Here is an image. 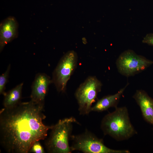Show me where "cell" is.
<instances>
[{"label": "cell", "mask_w": 153, "mask_h": 153, "mask_svg": "<svg viewBox=\"0 0 153 153\" xmlns=\"http://www.w3.org/2000/svg\"><path fill=\"white\" fill-rule=\"evenodd\" d=\"M133 97L140 107L144 120L153 126V99L141 90H137Z\"/></svg>", "instance_id": "cell-10"}, {"label": "cell", "mask_w": 153, "mask_h": 153, "mask_svg": "<svg viewBox=\"0 0 153 153\" xmlns=\"http://www.w3.org/2000/svg\"><path fill=\"white\" fill-rule=\"evenodd\" d=\"M23 84L21 83L4 94V108H9L19 103L22 97Z\"/></svg>", "instance_id": "cell-12"}, {"label": "cell", "mask_w": 153, "mask_h": 153, "mask_svg": "<svg viewBox=\"0 0 153 153\" xmlns=\"http://www.w3.org/2000/svg\"><path fill=\"white\" fill-rule=\"evenodd\" d=\"M44 106L30 100L1 110L0 143L6 152L28 153L35 142L46 138L53 125L43 123Z\"/></svg>", "instance_id": "cell-1"}, {"label": "cell", "mask_w": 153, "mask_h": 153, "mask_svg": "<svg viewBox=\"0 0 153 153\" xmlns=\"http://www.w3.org/2000/svg\"><path fill=\"white\" fill-rule=\"evenodd\" d=\"M101 128L105 135H108L117 141L127 140L137 133L125 107H117L113 112L105 115L102 120Z\"/></svg>", "instance_id": "cell-2"}, {"label": "cell", "mask_w": 153, "mask_h": 153, "mask_svg": "<svg viewBox=\"0 0 153 153\" xmlns=\"http://www.w3.org/2000/svg\"><path fill=\"white\" fill-rule=\"evenodd\" d=\"M70 146L72 151L78 150L85 153H129L128 150L110 148L104 144L103 140L86 129L83 133L71 135Z\"/></svg>", "instance_id": "cell-4"}, {"label": "cell", "mask_w": 153, "mask_h": 153, "mask_svg": "<svg viewBox=\"0 0 153 153\" xmlns=\"http://www.w3.org/2000/svg\"><path fill=\"white\" fill-rule=\"evenodd\" d=\"M102 84L95 76H90L81 84L76 90L75 96L81 115H87L92 111V105L97 99L101 90Z\"/></svg>", "instance_id": "cell-5"}, {"label": "cell", "mask_w": 153, "mask_h": 153, "mask_svg": "<svg viewBox=\"0 0 153 153\" xmlns=\"http://www.w3.org/2000/svg\"><path fill=\"white\" fill-rule=\"evenodd\" d=\"M18 24L14 17L9 16L1 22L0 25V51L18 36Z\"/></svg>", "instance_id": "cell-9"}, {"label": "cell", "mask_w": 153, "mask_h": 153, "mask_svg": "<svg viewBox=\"0 0 153 153\" xmlns=\"http://www.w3.org/2000/svg\"><path fill=\"white\" fill-rule=\"evenodd\" d=\"M75 123L79 124L75 118L71 117L60 119L53 125L50 136L45 143L48 152H71L69 141Z\"/></svg>", "instance_id": "cell-3"}, {"label": "cell", "mask_w": 153, "mask_h": 153, "mask_svg": "<svg viewBox=\"0 0 153 153\" xmlns=\"http://www.w3.org/2000/svg\"><path fill=\"white\" fill-rule=\"evenodd\" d=\"M39 141L35 142L33 145L29 152L34 153H44L43 148L41 144Z\"/></svg>", "instance_id": "cell-14"}, {"label": "cell", "mask_w": 153, "mask_h": 153, "mask_svg": "<svg viewBox=\"0 0 153 153\" xmlns=\"http://www.w3.org/2000/svg\"><path fill=\"white\" fill-rule=\"evenodd\" d=\"M129 84V83L128 82L125 86L116 94L106 96L98 100L94 106L92 107L91 111L101 112L110 107H116L121 96Z\"/></svg>", "instance_id": "cell-11"}, {"label": "cell", "mask_w": 153, "mask_h": 153, "mask_svg": "<svg viewBox=\"0 0 153 153\" xmlns=\"http://www.w3.org/2000/svg\"><path fill=\"white\" fill-rule=\"evenodd\" d=\"M116 63L118 72L129 77L145 70L153 64V61L137 54L132 50H128L120 55Z\"/></svg>", "instance_id": "cell-6"}, {"label": "cell", "mask_w": 153, "mask_h": 153, "mask_svg": "<svg viewBox=\"0 0 153 153\" xmlns=\"http://www.w3.org/2000/svg\"><path fill=\"white\" fill-rule=\"evenodd\" d=\"M77 56L74 51L66 53L61 58L53 74L52 82L58 91L63 92L76 65Z\"/></svg>", "instance_id": "cell-7"}, {"label": "cell", "mask_w": 153, "mask_h": 153, "mask_svg": "<svg viewBox=\"0 0 153 153\" xmlns=\"http://www.w3.org/2000/svg\"><path fill=\"white\" fill-rule=\"evenodd\" d=\"M52 82V80L46 74L44 73L37 74L32 85L31 100L44 105L49 86Z\"/></svg>", "instance_id": "cell-8"}, {"label": "cell", "mask_w": 153, "mask_h": 153, "mask_svg": "<svg viewBox=\"0 0 153 153\" xmlns=\"http://www.w3.org/2000/svg\"><path fill=\"white\" fill-rule=\"evenodd\" d=\"M10 69V65H9L6 71L0 76V94H4L5 92V90L9 76Z\"/></svg>", "instance_id": "cell-13"}, {"label": "cell", "mask_w": 153, "mask_h": 153, "mask_svg": "<svg viewBox=\"0 0 153 153\" xmlns=\"http://www.w3.org/2000/svg\"><path fill=\"white\" fill-rule=\"evenodd\" d=\"M82 41L84 43L86 44V40L85 38L83 37L82 38Z\"/></svg>", "instance_id": "cell-16"}, {"label": "cell", "mask_w": 153, "mask_h": 153, "mask_svg": "<svg viewBox=\"0 0 153 153\" xmlns=\"http://www.w3.org/2000/svg\"><path fill=\"white\" fill-rule=\"evenodd\" d=\"M142 42L150 45L153 46V33L147 34L143 38Z\"/></svg>", "instance_id": "cell-15"}]
</instances>
